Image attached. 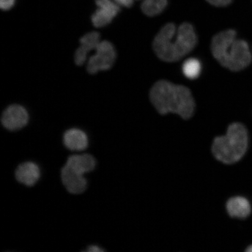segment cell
<instances>
[{
  "instance_id": "obj_1",
  "label": "cell",
  "mask_w": 252,
  "mask_h": 252,
  "mask_svg": "<svg viewBox=\"0 0 252 252\" xmlns=\"http://www.w3.org/2000/svg\"><path fill=\"white\" fill-rule=\"evenodd\" d=\"M197 37L193 25L182 24L178 28L174 24L165 25L153 41L156 55L162 61H180L196 47Z\"/></svg>"
},
{
  "instance_id": "obj_2",
  "label": "cell",
  "mask_w": 252,
  "mask_h": 252,
  "mask_svg": "<svg viewBox=\"0 0 252 252\" xmlns=\"http://www.w3.org/2000/svg\"><path fill=\"white\" fill-rule=\"evenodd\" d=\"M150 97L160 114L175 113L185 120L194 114L196 107L194 97L187 87L160 80L151 88Z\"/></svg>"
},
{
  "instance_id": "obj_3",
  "label": "cell",
  "mask_w": 252,
  "mask_h": 252,
  "mask_svg": "<svg viewBox=\"0 0 252 252\" xmlns=\"http://www.w3.org/2000/svg\"><path fill=\"white\" fill-rule=\"evenodd\" d=\"M235 30L220 32L213 37L211 50L220 64L232 71H239L248 67L252 55L247 41L237 38Z\"/></svg>"
},
{
  "instance_id": "obj_4",
  "label": "cell",
  "mask_w": 252,
  "mask_h": 252,
  "mask_svg": "<svg viewBox=\"0 0 252 252\" xmlns=\"http://www.w3.org/2000/svg\"><path fill=\"white\" fill-rule=\"evenodd\" d=\"M249 135L247 128L241 123L230 125L225 135L214 138L212 146L213 155L225 164L238 162L248 150Z\"/></svg>"
},
{
  "instance_id": "obj_5",
  "label": "cell",
  "mask_w": 252,
  "mask_h": 252,
  "mask_svg": "<svg viewBox=\"0 0 252 252\" xmlns=\"http://www.w3.org/2000/svg\"><path fill=\"white\" fill-rule=\"evenodd\" d=\"M95 52V55L91 57L88 63L87 70L91 74L109 70L116 61V50L108 41L100 42Z\"/></svg>"
},
{
  "instance_id": "obj_6",
  "label": "cell",
  "mask_w": 252,
  "mask_h": 252,
  "mask_svg": "<svg viewBox=\"0 0 252 252\" xmlns=\"http://www.w3.org/2000/svg\"><path fill=\"white\" fill-rule=\"evenodd\" d=\"M29 121L27 110L18 105L9 106L2 113V125L9 131H17L23 128Z\"/></svg>"
},
{
  "instance_id": "obj_7",
  "label": "cell",
  "mask_w": 252,
  "mask_h": 252,
  "mask_svg": "<svg viewBox=\"0 0 252 252\" xmlns=\"http://www.w3.org/2000/svg\"><path fill=\"white\" fill-rule=\"evenodd\" d=\"M96 4L98 8L93 14L92 21L94 26L97 28L111 23L120 11L118 4L111 0H96Z\"/></svg>"
},
{
  "instance_id": "obj_8",
  "label": "cell",
  "mask_w": 252,
  "mask_h": 252,
  "mask_svg": "<svg viewBox=\"0 0 252 252\" xmlns=\"http://www.w3.org/2000/svg\"><path fill=\"white\" fill-rule=\"evenodd\" d=\"M61 178L63 185L69 193L80 194L86 191L87 181L84 175L75 171L67 165L62 169Z\"/></svg>"
},
{
  "instance_id": "obj_9",
  "label": "cell",
  "mask_w": 252,
  "mask_h": 252,
  "mask_svg": "<svg viewBox=\"0 0 252 252\" xmlns=\"http://www.w3.org/2000/svg\"><path fill=\"white\" fill-rule=\"evenodd\" d=\"M40 177L38 165L33 162L21 163L15 171V178L18 182L27 187H33Z\"/></svg>"
},
{
  "instance_id": "obj_10",
  "label": "cell",
  "mask_w": 252,
  "mask_h": 252,
  "mask_svg": "<svg viewBox=\"0 0 252 252\" xmlns=\"http://www.w3.org/2000/svg\"><path fill=\"white\" fill-rule=\"evenodd\" d=\"M63 143L67 149L72 151H83L88 147L87 135L78 128H71L63 135Z\"/></svg>"
},
{
  "instance_id": "obj_11",
  "label": "cell",
  "mask_w": 252,
  "mask_h": 252,
  "mask_svg": "<svg viewBox=\"0 0 252 252\" xmlns=\"http://www.w3.org/2000/svg\"><path fill=\"white\" fill-rule=\"evenodd\" d=\"M226 210L232 218L244 219L250 215L251 205L247 198L235 196L230 198L226 203Z\"/></svg>"
},
{
  "instance_id": "obj_12",
  "label": "cell",
  "mask_w": 252,
  "mask_h": 252,
  "mask_svg": "<svg viewBox=\"0 0 252 252\" xmlns=\"http://www.w3.org/2000/svg\"><path fill=\"white\" fill-rule=\"evenodd\" d=\"M65 165L82 175L93 171L95 168L96 160L91 154H75L68 158Z\"/></svg>"
},
{
  "instance_id": "obj_13",
  "label": "cell",
  "mask_w": 252,
  "mask_h": 252,
  "mask_svg": "<svg viewBox=\"0 0 252 252\" xmlns=\"http://www.w3.org/2000/svg\"><path fill=\"white\" fill-rule=\"evenodd\" d=\"M168 0H144L141 4V10L149 17H154L164 10Z\"/></svg>"
},
{
  "instance_id": "obj_14",
  "label": "cell",
  "mask_w": 252,
  "mask_h": 252,
  "mask_svg": "<svg viewBox=\"0 0 252 252\" xmlns=\"http://www.w3.org/2000/svg\"><path fill=\"white\" fill-rule=\"evenodd\" d=\"M183 73L190 80H194L200 75L201 63L196 58H190L186 61L182 66Z\"/></svg>"
},
{
  "instance_id": "obj_15",
  "label": "cell",
  "mask_w": 252,
  "mask_h": 252,
  "mask_svg": "<svg viewBox=\"0 0 252 252\" xmlns=\"http://www.w3.org/2000/svg\"><path fill=\"white\" fill-rule=\"evenodd\" d=\"M99 33L96 32L88 33L84 35L80 40V48L88 53L91 50H95L100 43Z\"/></svg>"
},
{
  "instance_id": "obj_16",
  "label": "cell",
  "mask_w": 252,
  "mask_h": 252,
  "mask_svg": "<svg viewBox=\"0 0 252 252\" xmlns=\"http://www.w3.org/2000/svg\"><path fill=\"white\" fill-rule=\"evenodd\" d=\"M206 1L216 7H225L231 4L233 0H206Z\"/></svg>"
},
{
  "instance_id": "obj_17",
  "label": "cell",
  "mask_w": 252,
  "mask_h": 252,
  "mask_svg": "<svg viewBox=\"0 0 252 252\" xmlns=\"http://www.w3.org/2000/svg\"><path fill=\"white\" fill-rule=\"evenodd\" d=\"M15 0H0V7L3 10H8L14 5Z\"/></svg>"
},
{
  "instance_id": "obj_18",
  "label": "cell",
  "mask_w": 252,
  "mask_h": 252,
  "mask_svg": "<svg viewBox=\"0 0 252 252\" xmlns=\"http://www.w3.org/2000/svg\"><path fill=\"white\" fill-rule=\"evenodd\" d=\"M116 4L125 7H130L133 4L134 0H114Z\"/></svg>"
},
{
  "instance_id": "obj_19",
  "label": "cell",
  "mask_w": 252,
  "mask_h": 252,
  "mask_svg": "<svg viewBox=\"0 0 252 252\" xmlns=\"http://www.w3.org/2000/svg\"><path fill=\"white\" fill-rule=\"evenodd\" d=\"M87 251L88 252H103L104 250L99 247H97V246L92 245L90 246V247L88 248Z\"/></svg>"
},
{
  "instance_id": "obj_20",
  "label": "cell",
  "mask_w": 252,
  "mask_h": 252,
  "mask_svg": "<svg viewBox=\"0 0 252 252\" xmlns=\"http://www.w3.org/2000/svg\"><path fill=\"white\" fill-rule=\"evenodd\" d=\"M246 251L247 252H252V245L250 246V247H248Z\"/></svg>"
}]
</instances>
